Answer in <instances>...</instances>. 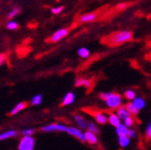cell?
I'll use <instances>...</instances> for the list:
<instances>
[{
    "mask_svg": "<svg viewBox=\"0 0 151 150\" xmlns=\"http://www.w3.org/2000/svg\"><path fill=\"white\" fill-rule=\"evenodd\" d=\"M6 27H7V29H9V30H15V29L18 28V24H17V23H15V22H9V23L6 24Z\"/></svg>",
    "mask_w": 151,
    "mask_h": 150,
    "instance_id": "28",
    "label": "cell"
},
{
    "mask_svg": "<svg viewBox=\"0 0 151 150\" xmlns=\"http://www.w3.org/2000/svg\"><path fill=\"white\" fill-rule=\"evenodd\" d=\"M66 132L75 138H77L78 139H79L82 142H86V139H85V132L78 128H74V127H68Z\"/></svg>",
    "mask_w": 151,
    "mask_h": 150,
    "instance_id": "5",
    "label": "cell"
},
{
    "mask_svg": "<svg viewBox=\"0 0 151 150\" xmlns=\"http://www.w3.org/2000/svg\"><path fill=\"white\" fill-rule=\"evenodd\" d=\"M97 18V14L96 13H89V14H85L79 16L78 21L82 24H86V23H91L96 21Z\"/></svg>",
    "mask_w": 151,
    "mask_h": 150,
    "instance_id": "8",
    "label": "cell"
},
{
    "mask_svg": "<svg viewBox=\"0 0 151 150\" xmlns=\"http://www.w3.org/2000/svg\"><path fill=\"white\" fill-rule=\"evenodd\" d=\"M124 97L129 101V102H132L136 97H137V95L135 91L131 90V89H128L124 92Z\"/></svg>",
    "mask_w": 151,
    "mask_h": 150,
    "instance_id": "22",
    "label": "cell"
},
{
    "mask_svg": "<svg viewBox=\"0 0 151 150\" xmlns=\"http://www.w3.org/2000/svg\"><path fill=\"white\" fill-rule=\"evenodd\" d=\"M85 139H86V142H88L91 145H96L98 142L97 135L87 130L85 132Z\"/></svg>",
    "mask_w": 151,
    "mask_h": 150,
    "instance_id": "12",
    "label": "cell"
},
{
    "mask_svg": "<svg viewBox=\"0 0 151 150\" xmlns=\"http://www.w3.org/2000/svg\"><path fill=\"white\" fill-rule=\"evenodd\" d=\"M74 120L76 121V123H77L78 127L80 128V129H84V128H86L87 127V121L80 114H75L74 115Z\"/></svg>",
    "mask_w": 151,
    "mask_h": 150,
    "instance_id": "11",
    "label": "cell"
},
{
    "mask_svg": "<svg viewBox=\"0 0 151 150\" xmlns=\"http://www.w3.org/2000/svg\"><path fill=\"white\" fill-rule=\"evenodd\" d=\"M125 107H126V109L128 110V111L129 112V114L131 115V116H136V115H138V113H139V110L135 107V105L132 103V102H129L126 105H125Z\"/></svg>",
    "mask_w": 151,
    "mask_h": 150,
    "instance_id": "19",
    "label": "cell"
},
{
    "mask_svg": "<svg viewBox=\"0 0 151 150\" xmlns=\"http://www.w3.org/2000/svg\"><path fill=\"white\" fill-rule=\"evenodd\" d=\"M75 100H76L75 93L73 92H68L64 95L62 99V105H65V106L70 105L75 102Z\"/></svg>",
    "mask_w": 151,
    "mask_h": 150,
    "instance_id": "13",
    "label": "cell"
},
{
    "mask_svg": "<svg viewBox=\"0 0 151 150\" xmlns=\"http://www.w3.org/2000/svg\"><path fill=\"white\" fill-rule=\"evenodd\" d=\"M93 119L96 121V122L100 125H104L108 122V116H106V114L102 111L93 112Z\"/></svg>",
    "mask_w": 151,
    "mask_h": 150,
    "instance_id": "7",
    "label": "cell"
},
{
    "mask_svg": "<svg viewBox=\"0 0 151 150\" xmlns=\"http://www.w3.org/2000/svg\"><path fill=\"white\" fill-rule=\"evenodd\" d=\"M118 143H119V146L121 147L125 148V147H127L129 145L130 139L128 136H121V137H118Z\"/></svg>",
    "mask_w": 151,
    "mask_h": 150,
    "instance_id": "20",
    "label": "cell"
},
{
    "mask_svg": "<svg viewBox=\"0 0 151 150\" xmlns=\"http://www.w3.org/2000/svg\"><path fill=\"white\" fill-rule=\"evenodd\" d=\"M35 132V130L33 128H25L22 130V134L23 136H32Z\"/></svg>",
    "mask_w": 151,
    "mask_h": 150,
    "instance_id": "26",
    "label": "cell"
},
{
    "mask_svg": "<svg viewBox=\"0 0 151 150\" xmlns=\"http://www.w3.org/2000/svg\"><path fill=\"white\" fill-rule=\"evenodd\" d=\"M145 134H146V138L148 139H151V121L149 122V124L147 126L146 128V131H145Z\"/></svg>",
    "mask_w": 151,
    "mask_h": 150,
    "instance_id": "27",
    "label": "cell"
},
{
    "mask_svg": "<svg viewBox=\"0 0 151 150\" xmlns=\"http://www.w3.org/2000/svg\"><path fill=\"white\" fill-rule=\"evenodd\" d=\"M108 122L110 123V125H111L112 127H118L120 124H122V120L119 118V116L116 114V112H111V113L108 115Z\"/></svg>",
    "mask_w": 151,
    "mask_h": 150,
    "instance_id": "9",
    "label": "cell"
},
{
    "mask_svg": "<svg viewBox=\"0 0 151 150\" xmlns=\"http://www.w3.org/2000/svg\"><path fill=\"white\" fill-rule=\"evenodd\" d=\"M132 32L129 31H121V32H117L115 33H113L110 36V43L111 45H121L127 42H129L132 40Z\"/></svg>",
    "mask_w": 151,
    "mask_h": 150,
    "instance_id": "2",
    "label": "cell"
},
{
    "mask_svg": "<svg viewBox=\"0 0 151 150\" xmlns=\"http://www.w3.org/2000/svg\"><path fill=\"white\" fill-rule=\"evenodd\" d=\"M42 95H41V93H40V95H36L32 96V98L31 100L32 104L34 105V106L40 105L42 103Z\"/></svg>",
    "mask_w": 151,
    "mask_h": 150,
    "instance_id": "25",
    "label": "cell"
},
{
    "mask_svg": "<svg viewBox=\"0 0 151 150\" xmlns=\"http://www.w3.org/2000/svg\"><path fill=\"white\" fill-rule=\"evenodd\" d=\"M129 139H132V138H134L135 136H136V130L134 129V128H129V130H128V135H127Z\"/></svg>",
    "mask_w": 151,
    "mask_h": 150,
    "instance_id": "29",
    "label": "cell"
},
{
    "mask_svg": "<svg viewBox=\"0 0 151 150\" xmlns=\"http://www.w3.org/2000/svg\"><path fill=\"white\" fill-rule=\"evenodd\" d=\"M93 85V82L91 79L88 78H78L75 81V85L77 87H86V88H90Z\"/></svg>",
    "mask_w": 151,
    "mask_h": 150,
    "instance_id": "10",
    "label": "cell"
},
{
    "mask_svg": "<svg viewBox=\"0 0 151 150\" xmlns=\"http://www.w3.org/2000/svg\"><path fill=\"white\" fill-rule=\"evenodd\" d=\"M68 126L60 123H52L44 126L42 130L44 132H53V131H60V132H66Z\"/></svg>",
    "mask_w": 151,
    "mask_h": 150,
    "instance_id": "4",
    "label": "cell"
},
{
    "mask_svg": "<svg viewBox=\"0 0 151 150\" xmlns=\"http://www.w3.org/2000/svg\"><path fill=\"white\" fill-rule=\"evenodd\" d=\"M18 132L16 130H7L5 131V132L0 134V140H5V139H8L11 138H14L15 136H17Z\"/></svg>",
    "mask_w": 151,
    "mask_h": 150,
    "instance_id": "15",
    "label": "cell"
},
{
    "mask_svg": "<svg viewBox=\"0 0 151 150\" xmlns=\"http://www.w3.org/2000/svg\"><path fill=\"white\" fill-rule=\"evenodd\" d=\"M86 129H87V131H90V132H93V133L96 134V135H98L100 133V130H99L97 125L96 124V122H93V121L88 122Z\"/></svg>",
    "mask_w": 151,
    "mask_h": 150,
    "instance_id": "21",
    "label": "cell"
},
{
    "mask_svg": "<svg viewBox=\"0 0 151 150\" xmlns=\"http://www.w3.org/2000/svg\"><path fill=\"white\" fill-rule=\"evenodd\" d=\"M25 107H26V103H19L10 111L9 114L10 115H15V114L18 113V112H20L21 111H23Z\"/></svg>",
    "mask_w": 151,
    "mask_h": 150,
    "instance_id": "17",
    "label": "cell"
},
{
    "mask_svg": "<svg viewBox=\"0 0 151 150\" xmlns=\"http://www.w3.org/2000/svg\"><path fill=\"white\" fill-rule=\"evenodd\" d=\"M78 54L82 59H87L90 56V51L86 48H79L78 50Z\"/></svg>",
    "mask_w": 151,
    "mask_h": 150,
    "instance_id": "23",
    "label": "cell"
},
{
    "mask_svg": "<svg viewBox=\"0 0 151 150\" xmlns=\"http://www.w3.org/2000/svg\"><path fill=\"white\" fill-rule=\"evenodd\" d=\"M132 103H133V104L135 105V107H136L139 111L144 109L145 106H146V102H145V100H144L143 98H141V97H136L133 101H132Z\"/></svg>",
    "mask_w": 151,
    "mask_h": 150,
    "instance_id": "18",
    "label": "cell"
},
{
    "mask_svg": "<svg viewBox=\"0 0 151 150\" xmlns=\"http://www.w3.org/2000/svg\"><path fill=\"white\" fill-rule=\"evenodd\" d=\"M123 125L124 126H126L128 128H132L133 127V125H134V122H135V121H134V119H133V117L132 116H129V117H127L126 119H124L123 121Z\"/></svg>",
    "mask_w": 151,
    "mask_h": 150,
    "instance_id": "24",
    "label": "cell"
},
{
    "mask_svg": "<svg viewBox=\"0 0 151 150\" xmlns=\"http://www.w3.org/2000/svg\"><path fill=\"white\" fill-rule=\"evenodd\" d=\"M128 130L129 128L124 126L122 123L120 124L118 127L115 128V133L118 137H121V136H127L128 135Z\"/></svg>",
    "mask_w": 151,
    "mask_h": 150,
    "instance_id": "16",
    "label": "cell"
},
{
    "mask_svg": "<svg viewBox=\"0 0 151 150\" xmlns=\"http://www.w3.org/2000/svg\"><path fill=\"white\" fill-rule=\"evenodd\" d=\"M100 98L105 103L106 106L111 110H117L122 105V97L116 93L103 92L100 93Z\"/></svg>",
    "mask_w": 151,
    "mask_h": 150,
    "instance_id": "1",
    "label": "cell"
},
{
    "mask_svg": "<svg viewBox=\"0 0 151 150\" xmlns=\"http://www.w3.org/2000/svg\"><path fill=\"white\" fill-rule=\"evenodd\" d=\"M19 12H20V9H19V8H15V9H14L13 11H11V12L9 13L8 17H9V18H13V17H14L17 14H19Z\"/></svg>",
    "mask_w": 151,
    "mask_h": 150,
    "instance_id": "30",
    "label": "cell"
},
{
    "mask_svg": "<svg viewBox=\"0 0 151 150\" xmlns=\"http://www.w3.org/2000/svg\"><path fill=\"white\" fill-rule=\"evenodd\" d=\"M116 114L119 116V118H120L122 121H123L124 119H126V118L129 117V116H131V115L129 114V112L128 111V110L126 109L125 105H122L121 107H119V108L116 110Z\"/></svg>",
    "mask_w": 151,
    "mask_h": 150,
    "instance_id": "14",
    "label": "cell"
},
{
    "mask_svg": "<svg viewBox=\"0 0 151 150\" xmlns=\"http://www.w3.org/2000/svg\"><path fill=\"white\" fill-rule=\"evenodd\" d=\"M63 9H64L63 6H59V7H56V8H51V12L53 14H60Z\"/></svg>",
    "mask_w": 151,
    "mask_h": 150,
    "instance_id": "31",
    "label": "cell"
},
{
    "mask_svg": "<svg viewBox=\"0 0 151 150\" xmlns=\"http://www.w3.org/2000/svg\"><path fill=\"white\" fill-rule=\"evenodd\" d=\"M6 61V55L0 54V66H2Z\"/></svg>",
    "mask_w": 151,
    "mask_h": 150,
    "instance_id": "32",
    "label": "cell"
},
{
    "mask_svg": "<svg viewBox=\"0 0 151 150\" xmlns=\"http://www.w3.org/2000/svg\"><path fill=\"white\" fill-rule=\"evenodd\" d=\"M68 29H66V28H63V29H60V30H58L57 32H55L52 35H51V37H50V42H59V41H60L61 39H63L64 37H66L68 34Z\"/></svg>",
    "mask_w": 151,
    "mask_h": 150,
    "instance_id": "6",
    "label": "cell"
},
{
    "mask_svg": "<svg viewBox=\"0 0 151 150\" xmlns=\"http://www.w3.org/2000/svg\"><path fill=\"white\" fill-rule=\"evenodd\" d=\"M35 140L32 136H24L18 144V150H33Z\"/></svg>",
    "mask_w": 151,
    "mask_h": 150,
    "instance_id": "3",
    "label": "cell"
}]
</instances>
